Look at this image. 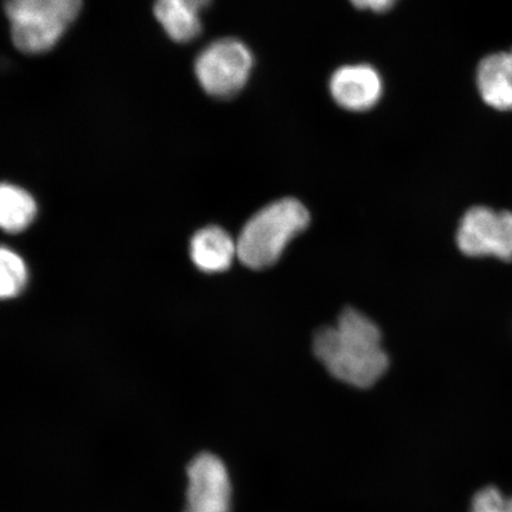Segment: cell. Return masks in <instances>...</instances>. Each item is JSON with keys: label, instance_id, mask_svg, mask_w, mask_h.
<instances>
[{"label": "cell", "instance_id": "cell-2", "mask_svg": "<svg viewBox=\"0 0 512 512\" xmlns=\"http://www.w3.org/2000/svg\"><path fill=\"white\" fill-rule=\"evenodd\" d=\"M309 211L297 200L284 198L261 209L243 227L236 241L238 258L253 270H265L280 259L288 242L309 226Z\"/></svg>", "mask_w": 512, "mask_h": 512}, {"label": "cell", "instance_id": "cell-5", "mask_svg": "<svg viewBox=\"0 0 512 512\" xmlns=\"http://www.w3.org/2000/svg\"><path fill=\"white\" fill-rule=\"evenodd\" d=\"M460 251L467 256H494L512 260V213L475 207L464 215L457 234Z\"/></svg>", "mask_w": 512, "mask_h": 512}, {"label": "cell", "instance_id": "cell-1", "mask_svg": "<svg viewBox=\"0 0 512 512\" xmlns=\"http://www.w3.org/2000/svg\"><path fill=\"white\" fill-rule=\"evenodd\" d=\"M313 350L336 380L358 389L373 387L389 367L380 329L354 309L345 310L336 326L318 331Z\"/></svg>", "mask_w": 512, "mask_h": 512}, {"label": "cell", "instance_id": "cell-14", "mask_svg": "<svg viewBox=\"0 0 512 512\" xmlns=\"http://www.w3.org/2000/svg\"><path fill=\"white\" fill-rule=\"evenodd\" d=\"M358 10H370L375 14H384L394 8L399 0H349Z\"/></svg>", "mask_w": 512, "mask_h": 512}, {"label": "cell", "instance_id": "cell-13", "mask_svg": "<svg viewBox=\"0 0 512 512\" xmlns=\"http://www.w3.org/2000/svg\"><path fill=\"white\" fill-rule=\"evenodd\" d=\"M471 512H512V497H504L496 488H486L473 498Z\"/></svg>", "mask_w": 512, "mask_h": 512}, {"label": "cell", "instance_id": "cell-4", "mask_svg": "<svg viewBox=\"0 0 512 512\" xmlns=\"http://www.w3.org/2000/svg\"><path fill=\"white\" fill-rule=\"evenodd\" d=\"M255 59L239 38L224 37L208 44L197 55L194 70L203 91L219 100H230L246 88Z\"/></svg>", "mask_w": 512, "mask_h": 512}, {"label": "cell", "instance_id": "cell-6", "mask_svg": "<svg viewBox=\"0 0 512 512\" xmlns=\"http://www.w3.org/2000/svg\"><path fill=\"white\" fill-rule=\"evenodd\" d=\"M188 489L183 512L232 511V480L226 464L213 453H201L187 467Z\"/></svg>", "mask_w": 512, "mask_h": 512}, {"label": "cell", "instance_id": "cell-12", "mask_svg": "<svg viewBox=\"0 0 512 512\" xmlns=\"http://www.w3.org/2000/svg\"><path fill=\"white\" fill-rule=\"evenodd\" d=\"M28 268L11 249L0 246V299H11L21 294L28 284Z\"/></svg>", "mask_w": 512, "mask_h": 512}, {"label": "cell", "instance_id": "cell-7", "mask_svg": "<svg viewBox=\"0 0 512 512\" xmlns=\"http://www.w3.org/2000/svg\"><path fill=\"white\" fill-rule=\"evenodd\" d=\"M383 89L379 70L367 63L338 68L329 81V91L336 104L355 113L368 112L379 105Z\"/></svg>", "mask_w": 512, "mask_h": 512}, {"label": "cell", "instance_id": "cell-10", "mask_svg": "<svg viewBox=\"0 0 512 512\" xmlns=\"http://www.w3.org/2000/svg\"><path fill=\"white\" fill-rule=\"evenodd\" d=\"M191 259L206 273H219L228 270L238 256V247L226 230L220 227H207L194 235L190 245Z\"/></svg>", "mask_w": 512, "mask_h": 512}, {"label": "cell", "instance_id": "cell-9", "mask_svg": "<svg viewBox=\"0 0 512 512\" xmlns=\"http://www.w3.org/2000/svg\"><path fill=\"white\" fill-rule=\"evenodd\" d=\"M211 2L213 0H156L153 11L172 41L189 43L202 34V12Z\"/></svg>", "mask_w": 512, "mask_h": 512}, {"label": "cell", "instance_id": "cell-8", "mask_svg": "<svg viewBox=\"0 0 512 512\" xmlns=\"http://www.w3.org/2000/svg\"><path fill=\"white\" fill-rule=\"evenodd\" d=\"M476 83L485 105L512 111V48L485 56L476 70Z\"/></svg>", "mask_w": 512, "mask_h": 512}, {"label": "cell", "instance_id": "cell-3", "mask_svg": "<svg viewBox=\"0 0 512 512\" xmlns=\"http://www.w3.org/2000/svg\"><path fill=\"white\" fill-rule=\"evenodd\" d=\"M83 0H5L15 47L40 55L56 47L82 10Z\"/></svg>", "mask_w": 512, "mask_h": 512}, {"label": "cell", "instance_id": "cell-11", "mask_svg": "<svg viewBox=\"0 0 512 512\" xmlns=\"http://www.w3.org/2000/svg\"><path fill=\"white\" fill-rule=\"evenodd\" d=\"M37 214V204L29 192L16 185L0 184V229L21 233Z\"/></svg>", "mask_w": 512, "mask_h": 512}]
</instances>
